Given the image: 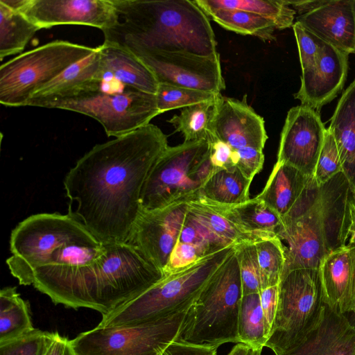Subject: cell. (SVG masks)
Masks as SVG:
<instances>
[{"label":"cell","mask_w":355,"mask_h":355,"mask_svg":"<svg viewBox=\"0 0 355 355\" xmlns=\"http://www.w3.org/2000/svg\"><path fill=\"white\" fill-rule=\"evenodd\" d=\"M166 135L149 123L98 144L66 175L69 211L103 244L128 242L141 212V196L152 168L168 148Z\"/></svg>","instance_id":"6da1fadb"},{"label":"cell","mask_w":355,"mask_h":355,"mask_svg":"<svg viewBox=\"0 0 355 355\" xmlns=\"http://www.w3.org/2000/svg\"><path fill=\"white\" fill-rule=\"evenodd\" d=\"M122 21L103 31L104 41L134 54L218 53L209 19L190 0H112Z\"/></svg>","instance_id":"7a4b0ae2"},{"label":"cell","mask_w":355,"mask_h":355,"mask_svg":"<svg viewBox=\"0 0 355 355\" xmlns=\"http://www.w3.org/2000/svg\"><path fill=\"white\" fill-rule=\"evenodd\" d=\"M354 200L343 172L321 185L313 178L282 218L277 232V236L287 243L281 277L296 269H319L326 257L347 245L349 205Z\"/></svg>","instance_id":"3957f363"},{"label":"cell","mask_w":355,"mask_h":355,"mask_svg":"<svg viewBox=\"0 0 355 355\" xmlns=\"http://www.w3.org/2000/svg\"><path fill=\"white\" fill-rule=\"evenodd\" d=\"M103 245V253L92 263L78 268L49 292L55 304L91 309L105 315L165 277L128 242Z\"/></svg>","instance_id":"277c9868"},{"label":"cell","mask_w":355,"mask_h":355,"mask_svg":"<svg viewBox=\"0 0 355 355\" xmlns=\"http://www.w3.org/2000/svg\"><path fill=\"white\" fill-rule=\"evenodd\" d=\"M242 297L235 249L187 308L175 340L217 347L239 343L238 320Z\"/></svg>","instance_id":"5b68a950"},{"label":"cell","mask_w":355,"mask_h":355,"mask_svg":"<svg viewBox=\"0 0 355 355\" xmlns=\"http://www.w3.org/2000/svg\"><path fill=\"white\" fill-rule=\"evenodd\" d=\"M231 245L165 276L150 288L112 312L98 326L116 327L157 320L187 309L235 250Z\"/></svg>","instance_id":"8992f818"},{"label":"cell","mask_w":355,"mask_h":355,"mask_svg":"<svg viewBox=\"0 0 355 355\" xmlns=\"http://www.w3.org/2000/svg\"><path fill=\"white\" fill-rule=\"evenodd\" d=\"M70 243L100 245L96 237L71 212L33 214L20 222L12 231L6 263L19 284H33L35 270L46 265L52 253Z\"/></svg>","instance_id":"52a82bcc"},{"label":"cell","mask_w":355,"mask_h":355,"mask_svg":"<svg viewBox=\"0 0 355 355\" xmlns=\"http://www.w3.org/2000/svg\"><path fill=\"white\" fill-rule=\"evenodd\" d=\"M207 141L168 146L150 172L141 196L143 211L196 200L214 171Z\"/></svg>","instance_id":"ba28073f"},{"label":"cell","mask_w":355,"mask_h":355,"mask_svg":"<svg viewBox=\"0 0 355 355\" xmlns=\"http://www.w3.org/2000/svg\"><path fill=\"white\" fill-rule=\"evenodd\" d=\"M325 309L318 269H296L280 279L276 316L266 347L282 355L303 343Z\"/></svg>","instance_id":"9c48e42d"},{"label":"cell","mask_w":355,"mask_h":355,"mask_svg":"<svg viewBox=\"0 0 355 355\" xmlns=\"http://www.w3.org/2000/svg\"><path fill=\"white\" fill-rule=\"evenodd\" d=\"M96 48L55 40L26 51L0 67V103L28 106L35 92Z\"/></svg>","instance_id":"30bf717a"},{"label":"cell","mask_w":355,"mask_h":355,"mask_svg":"<svg viewBox=\"0 0 355 355\" xmlns=\"http://www.w3.org/2000/svg\"><path fill=\"white\" fill-rule=\"evenodd\" d=\"M38 107L87 115L101 124L107 137H114L149 124L159 114L155 94L129 87L119 92H105L100 87L44 102Z\"/></svg>","instance_id":"8fae6325"},{"label":"cell","mask_w":355,"mask_h":355,"mask_svg":"<svg viewBox=\"0 0 355 355\" xmlns=\"http://www.w3.org/2000/svg\"><path fill=\"white\" fill-rule=\"evenodd\" d=\"M187 309L133 325L96 326L71 342L77 355H161L176 340Z\"/></svg>","instance_id":"7c38bea8"},{"label":"cell","mask_w":355,"mask_h":355,"mask_svg":"<svg viewBox=\"0 0 355 355\" xmlns=\"http://www.w3.org/2000/svg\"><path fill=\"white\" fill-rule=\"evenodd\" d=\"M18 10L42 28L58 25H85L112 28L120 21L112 0H0Z\"/></svg>","instance_id":"4fadbf2b"},{"label":"cell","mask_w":355,"mask_h":355,"mask_svg":"<svg viewBox=\"0 0 355 355\" xmlns=\"http://www.w3.org/2000/svg\"><path fill=\"white\" fill-rule=\"evenodd\" d=\"M153 73L159 83L220 94L225 89L220 55L201 56L182 52L135 54Z\"/></svg>","instance_id":"5bb4252c"},{"label":"cell","mask_w":355,"mask_h":355,"mask_svg":"<svg viewBox=\"0 0 355 355\" xmlns=\"http://www.w3.org/2000/svg\"><path fill=\"white\" fill-rule=\"evenodd\" d=\"M326 131L320 112L303 105L291 108L281 132L277 162L313 178Z\"/></svg>","instance_id":"9a60e30c"},{"label":"cell","mask_w":355,"mask_h":355,"mask_svg":"<svg viewBox=\"0 0 355 355\" xmlns=\"http://www.w3.org/2000/svg\"><path fill=\"white\" fill-rule=\"evenodd\" d=\"M187 204L182 201L158 209L141 210L128 241L163 272L183 225Z\"/></svg>","instance_id":"2e32d148"},{"label":"cell","mask_w":355,"mask_h":355,"mask_svg":"<svg viewBox=\"0 0 355 355\" xmlns=\"http://www.w3.org/2000/svg\"><path fill=\"white\" fill-rule=\"evenodd\" d=\"M211 133L234 150L252 147L263 150L268 139L263 119L246 101L218 95Z\"/></svg>","instance_id":"e0dca14e"},{"label":"cell","mask_w":355,"mask_h":355,"mask_svg":"<svg viewBox=\"0 0 355 355\" xmlns=\"http://www.w3.org/2000/svg\"><path fill=\"white\" fill-rule=\"evenodd\" d=\"M349 54L324 42L314 66L302 72L294 96L301 105L320 112L342 90L347 75Z\"/></svg>","instance_id":"ac0fdd59"},{"label":"cell","mask_w":355,"mask_h":355,"mask_svg":"<svg viewBox=\"0 0 355 355\" xmlns=\"http://www.w3.org/2000/svg\"><path fill=\"white\" fill-rule=\"evenodd\" d=\"M296 22L324 42L347 54L355 53V0H327Z\"/></svg>","instance_id":"d6986e66"},{"label":"cell","mask_w":355,"mask_h":355,"mask_svg":"<svg viewBox=\"0 0 355 355\" xmlns=\"http://www.w3.org/2000/svg\"><path fill=\"white\" fill-rule=\"evenodd\" d=\"M324 302L347 315L355 311V248L347 245L326 257L319 268Z\"/></svg>","instance_id":"ffe728a7"},{"label":"cell","mask_w":355,"mask_h":355,"mask_svg":"<svg viewBox=\"0 0 355 355\" xmlns=\"http://www.w3.org/2000/svg\"><path fill=\"white\" fill-rule=\"evenodd\" d=\"M355 328L347 316L325 304L319 326L300 345L282 355H354Z\"/></svg>","instance_id":"44dd1931"},{"label":"cell","mask_w":355,"mask_h":355,"mask_svg":"<svg viewBox=\"0 0 355 355\" xmlns=\"http://www.w3.org/2000/svg\"><path fill=\"white\" fill-rule=\"evenodd\" d=\"M98 47L102 80L114 78L127 87L156 94L159 83L137 56L124 47L106 41Z\"/></svg>","instance_id":"7402d4cb"},{"label":"cell","mask_w":355,"mask_h":355,"mask_svg":"<svg viewBox=\"0 0 355 355\" xmlns=\"http://www.w3.org/2000/svg\"><path fill=\"white\" fill-rule=\"evenodd\" d=\"M98 47L95 51L73 63L34 94L28 106L72 96L102 80Z\"/></svg>","instance_id":"603a6c76"},{"label":"cell","mask_w":355,"mask_h":355,"mask_svg":"<svg viewBox=\"0 0 355 355\" xmlns=\"http://www.w3.org/2000/svg\"><path fill=\"white\" fill-rule=\"evenodd\" d=\"M328 130L336 142L343 173L355 198V79L338 101Z\"/></svg>","instance_id":"cb8c5ba5"},{"label":"cell","mask_w":355,"mask_h":355,"mask_svg":"<svg viewBox=\"0 0 355 355\" xmlns=\"http://www.w3.org/2000/svg\"><path fill=\"white\" fill-rule=\"evenodd\" d=\"M313 178L294 166L277 162L263 189L257 197L282 218L297 202Z\"/></svg>","instance_id":"d4e9b609"},{"label":"cell","mask_w":355,"mask_h":355,"mask_svg":"<svg viewBox=\"0 0 355 355\" xmlns=\"http://www.w3.org/2000/svg\"><path fill=\"white\" fill-rule=\"evenodd\" d=\"M208 201L218 212L242 230L266 237L277 236L282 218L257 196L234 205Z\"/></svg>","instance_id":"484cf974"},{"label":"cell","mask_w":355,"mask_h":355,"mask_svg":"<svg viewBox=\"0 0 355 355\" xmlns=\"http://www.w3.org/2000/svg\"><path fill=\"white\" fill-rule=\"evenodd\" d=\"M251 182L236 166L215 168L203 185L200 198L225 205L241 204L250 200Z\"/></svg>","instance_id":"4316f807"},{"label":"cell","mask_w":355,"mask_h":355,"mask_svg":"<svg viewBox=\"0 0 355 355\" xmlns=\"http://www.w3.org/2000/svg\"><path fill=\"white\" fill-rule=\"evenodd\" d=\"M34 329L28 302L20 297L16 286L3 288L0 291V345Z\"/></svg>","instance_id":"83f0119b"},{"label":"cell","mask_w":355,"mask_h":355,"mask_svg":"<svg viewBox=\"0 0 355 355\" xmlns=\"http://www.w3.org/2000/svg\"><path fill=\"white\" fill-rule=\"evenodd\" d=\"M201 8L236 9L260 15L272 21L277 30L294 24L295 10L286 0H193Z\"/></svg>","instance_id":"f1b7e54d"},{"label":"cell","mask_w":355,"mask_h":355,"mask_svg":"<svg viewBox=\"0 0 355 355\" xmlns=\"http://www.w3.org/2000/svg\"><path fill=\"white\" fill-rule=\"evenodd\" d=\"M40 28L18 10L0 2V58L20 53Z\"/></svg>","instance_id":"f546056e"},{"label":"cell","mask_w":355,"mask_h":355,"mask_svg":"<svg viewBox=\"0 0 355 355\" xmlns=\"http://www.w3.org/2000/svg\"><path fill=\"white\" fill-rule=\"evenodd\" d=\"M208 18L223 28L238 34L252 35L263 41L275 40V24L268 19L247 11L236 9H201Z\"/></svg>","instance_id":"4dcf8cb0"},{"label":"cell","mask_w":355,"mask_h":355,"mask_svg":"<svg viewBox=\"0 0 355 355\" xmlns=\"http://www.w3.org/2000/svg\"><path fill=\"white\" fill-rule=\"evenodd\" d=\"M188 211L209 227L216 235L230 243H255L270 238L245 232L223 216L206 199L200 198L187 204Z\"/></svg>","instance_id":"1f68e13d"},{"label":"cell","mask_w":355,"mask_h":355,"mask_svg":"<svg viewBox=\"0 0 355 355\" xmlns=\"http://www.w3.org/2000/svg\"><path fill=\"white\" fill-rule=\"evenodd\" d=\"M238 334L239 343L251 349H263L269 337L259 293L243 295L241 299L239 320Z\"/></svg>","instance_id":"d6a6232c"},{"label":"cell","mask_w":355,"mask_h":355,"mask_svg":"<svg viewBox=\"0 0 355 355\" xmlns=\"http://www.w3.org/2000/svg\"><path fill=\"white\" fill-rule=\"evenodd\" d=\"M218 95L211 101L182 108L168 121L182 135L184 141H207Z\"/></svg>","instance_id":"836d02e7"},{"label":"cell","mask_w":355,"mask_h":355,"mask_svg":"<svg viewBox=\"0 0 355 355\" xmlns=\"http://www.w3.org/2000/svg\"><path fill=\"white\" fill-rule=\"evenodd\" d=\"M262 289L279 284L285 263V245L277 236L255 243Z\"/></svg>","instance_id":"e575fe53"},{"label":"cell","mask_w":355,"mask_h":355,"mask_svg":"<svg viewBox=\"0 0 355 355\" xmlns=\"http://www.w3.org/2000/svg\"><path fill=\"white\" fill-rule=\"evenodd\" d=\"M177 241L193 245L202 257L208 256L231 245H235L216 235L188 211V209Z\"/></svg>","instance_id":"d590c367"},{"label":"cell","mask_w":355,"mask_h":355,"mask_svg":"<svg viewBox=\"0 0 355 355\" xmlns=\"http://www.w3.org/2000/svg\"><path fill=\"white\" fill-rule=\"evenodd\" d=\"M206 92L159 83L155 94L159 114L174 109L184 108L214 99L218 95Z\"/></svg>","instance_id":"8d00e7d4"},{"label":"cell","mask_w":355,"mask_h":355,"mask_svg":"<svg viewBox=\"0 0 355 355\" xmlns=\"http://www.w3.org/2000/svg\"><path fill=\"white\" fill-rule=\"evenodd\" d=\"M236 254L240 268L243 296L259 293L262 286L255 243L237 245Z\"/></svg>","instance_id":"74e56055"},{"label":"cell","mask_w":355,"mask_h":355,"mask_svg":"<svg viewBox=\"0 0 355 355\" xmlns=\"http://www.w3.org/2000/svg\"><path fill=\"white\" fill-rule=\"evenodd\" d=\"M52 332L35 329L11 341L0 345V355H44Z\"/></svg>","instance_id":"f35d334b"},{"label":"cell","mask_w":355,"mask_h":355,"mask_svg":"<svg viewBox=\"0 0 355 355\" xmlns=\"http://www.w3.org/2000/svg\"><path fill=\"white\" fill-rule=\"evenodd\" d=\"M343 172L340 155L333 135L327 129L313 178L318 185L326 183Z\"/></svg>","instance_id":"ab89813d"},{"label":"cell","mask_w":355,"mask_h":355,"mask_svg":"<svg viewBox=\"0 0 355 355\" xmlns=\"http://www.w3.org/2000/svg\"><path fill=\"white\" fill-rule=\"evenodd\" d=\"M295 36L302 72L312 68L324 42L298 22L292 26Z\"/></svg>","instance_id":"60d3db41"},{"label":"cell","mask_w":355,"mask_h":355,"mask_svg":"<svg viewBox=\"0 0 355 355\" xmlns=\"http://www.w3.org/2000/svg\"><path fill=\"white\" fill-rule=\"evenodd\" d=\"M236 168L245 178L252 181L254 177L262 170L264 163L263 150L252 147H244L236 150Z\"/></svg>","instance_id":"b9f144b4"},{"label":"cell","mask_w":355,"mask_h":355,"mask_svg":"<svg viewBox=\"0 0 355 355\" xmlns=\"http://www.w3.org/2000/svg\"><path fill=\"white\" fill-rule=\"evenodd\" d=\"M207 141L210 147V160L214 168H230L236 166V152L225 142L211 133Z\"/></svg>","instance_id":"7bdbcfd3"},{"label":"cell","mask_w":355,"mask_h":355,"mask_svg":"<svg viewBox=\"0 0 355 355\" xmlns=\"http://www.w3.org/2000/svg\"><path fill=\"white\" fill-rule=\"evenodd\" d=\"M259 297L270 336L277 310L279 284L262 289L259 292Z\"/></svg>","instance_id":"ee69618b"},{"label":"cell","mask_w":355,"mask_h":355,"mask_svg":"<svg viewBox=\"0 0 355 355\" xmlns=\"http://www.w3.org/2000/svg\"><path fill=\"white\" fill-rule=\"evenodd\" d=\"M217 346H206L174 340L161 355H217Z\"/></svg>","instance_id":"f6af8a7d"},{"label":"cell","mask_w":355,"mask_h":355,"mask_svg":"<svg viewBox=\"0 0 355 355\" xmlns=\"http://www.w3.org/2000/svg\"><path fill=\"white\" fill-rule=\"evenodd\" d=\"M44 355H77L71 340L58 332H52V336Z\"/></svg>","instance_id":"bcb514c9"},{"label":"cell","mask_w":355,"mask_h":355,"mask_svg":"<svg viewBox=\"0 0 355 355\" xmlns=\"http://www.w3.org/2000/svg\"><path fill=\"white\" fill-rule=\"evenodd\" d=\"M327 0L289 1L290 6L298 12L299 15L313 11L323 5Z\"/></svg>","instance_id":"7dc6e473"},{"label":"cell","mask_w":355,"mask_h":355,"mask_svg":"<svg viewBox=\"0 0 355 355\" xmlns=\"http://www.w3.org/2000/svg\"><path fill=\"white\" fill-rule=\"evenodd\" d=\"M350 219L351 223L349 229V243L347 244L349 247L355 248V200L350 202Z\"/></svg>","instance_id":"c3c4849f"},{"label":"cell","mask_w":355,"mask_h":355,"mask_svg":"<svg viewBox=\"0 0 355 355\" xmlns=\"http://www.w3.org/2000/svg\"><path fill=\"white\" fill-rule=\"evenodd\" d=\"M250 349L246 345L239 343L232 349L227 355H250Z\"/></svg>","instance_id":"681fc988"},{"label":"cell","mask_w":355,"mask_h":355,"mask_svg":"<svg viewBox=\"0 0 355 355\" xmlns=\"http://www.w3.org/2000/svg\"><path fill=\"white\" fill-rule=\"evenodd\" d=\"M351 324V325L355 328V311L353 313L345 315Z\"/></svg>","instance_id":"f907efd6"},{"label":"cell","mask_w":355,"mask_h":355,"mask_svg":"<svg viewBox=\"0 0 355 355\" xmlns=\"http://www.w3.org/2000/svg\"><path fill=\"white\" fill-rule=\"evenodd\" d=\"M262 349H250V355H261Z\"/></svg>","instance_id":"816d5d0a"},{"label":"cell","mask_w":355,"mask_h":355,"mask_svg":"<svg viewBox=\"0 0 355 355\" xmlns=\"http://www.w3.org/2000/svg\"><path fill=\"white\" fill-rule=\"evenodd\" d=\"M354 355H355V354H354Z\"/></svg>","instance_id":"f5cc1de1"}]
</instances>
